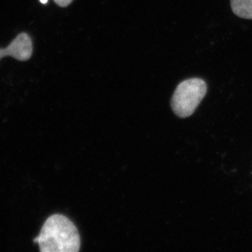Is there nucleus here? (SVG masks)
Listing matches in <instances>:
<instances>
[{
  "label": "nucleus",
  "instance_id": "obj_2",
  "mask_svg": "<svg viewBox=\"0 0 252 252\" xmlns=\"http://www.w3.org/2000/svg\"><path fill=\"white\" fill-rule=\"evenodd\" d=\"M202 79H189L179 84L171 98V106L176 115L185 119L191 116L207 93Z\"/></svg>",
  "mask_w": 252,
  "mask_h": 252
},
{
  "label": "nucleus",
  "instance_id": "obj_5",
  "mask_svg": "<svg viewBox=\"0 0 252 252\" xmlns=\"http://www.w3.org/2000/svg\"><path fill=\"white\" fill-rule=\"evenodd\" d=\"M73 0H54V2L60 7H67Z\"/></svg>",
  "mask_w": 252,
  "mask_h": 252
},
{
  "label": "nucleus",
  "instance_id": "obj_4",
  "mask_svg": "<svg viewBox=\"0 0 252 252\" xmlns=\"http://www.w3.org/2000/svg\"><path fill=\"white\" fill-rule=\"evenodd\" d=\"M231 7L238 17L252 20V0H231Z\"/></svg>",
  "mask_w": 252,
  "mask_h": 252
},
{
  "label": "nucleus",
  "instance_id": "obj_3",
  "mask_svg": "<svg viewBox=\"0 0 252 252\" xmlns=\"http://www.w3.org/2000/svg\"><path fill=\"white\" fill-rule=\"evenodd\" d=\"M33 46L30 36L27 33H22L16 37L6 48H0V59L2 57H13L22 62L28 61L32 56Z\"/></svg>",
  "mask_w": 252,
  "mask_h": 252
},
{
  "label": "nucleus",
  "instance_id": "obj_6",
  "mask_svg": "<svg viewBox=\"0 0 252 252\" xmlns=\"http://www.w3.org/2000/svg\"><path fill=\"white\" fill-rule=\"evenodd\" d=\"M39 1H40L41 3H43V4H47L48 0H39Z\"/></svg>",
  "mask_w": 252,
  "mask_h": 252
},
{
  "label": "nucleus",
  "instance_id": "obj_1",
  "mask_svg": "<svg viewBox=\"0 0 252 252\" xmlns=\"http://www.w3.org/2000/svg\"><path fill=\"white\" fill-rule=\"evenodd\" d=\"M33 242L41 252H78L81 246L76 226L62 214L48 217Z\"/></svg>",
  "mask_w": 252,
  "mask_h": 252
}]
</instances>
